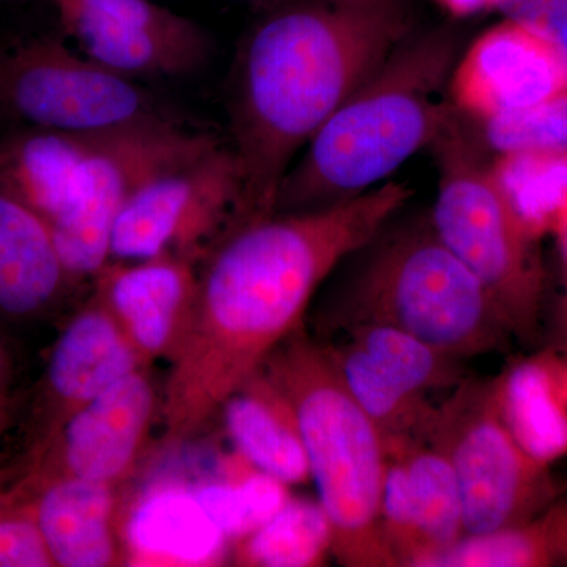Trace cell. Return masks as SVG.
<instances>
[{"mask_svg": "<svg viewBox=\"0 0 567 567\" xmlns=\"http://www.w3.org/2000/svg\"><path fill=\"white\" fill-rule=\"evenodd\" d=\"M412 196L404 183L388 182L328 207L241 224L213 246L159 404L164 446L194 439L262 371L301 330L320 284Z\"/></svg>", "mask_w": 567, "mask_h": 567, "instance_id": "obj_1", "label": "cell"}, {"mask_svg": "<svg viewBox=\"0 0 567 567\" xmlns=\"http://www.w3.org/2000/svg\"><path fill=\"white\" fill-rule=\"evenodd\" d=\"M409 35L412 17L398 0L290 7L254 29L230 102L241 183L234 227L274 215L301 148Z\"/></svg>", "mask_w": 567, "mask_h": 567, "instance_id": "obj_2", "label": "cell"}, {"mask_svg": "<svg viewBox=\"0 0 567 567\" xmlns=\"http://www.w3.org/2000/svg\"><path fill=\"white\" fill-rule=\"evenodd\" d=\"M457 52V35L446 29L406 37L295 159L275 213L315 210L360 196L432 144L451 115L435 93Z\"/></svg>", "mask_w": 567, "mask_h": 567, "instance_id": "obj_3", "label": "cell"}, {"mask_svg": "<svg viewBox=\"0 0 567 567\" xmlns=\"http://www.w3.org/2000/svg\"><path fill=\"white\" fill-rule=\"evenodd\" d=\"M262 372L292 406L319 503L331 525V555L347 567H398L380 525L386 440L354 401L322 346L301 330Z\"/></svg>", "mask_w": 567, "mask_h": 567, "instance_id": "obj_4", "label": "cell"}, {"mask_svg": "<svg viewBox=\"0 0 567 567\" xmlns=\"http://www.w3.org/2000/svg\"><path fill=\"white\" fill-rule=\"evenodd\" d=\"M334 309V327L386 324L458 360L509 344L505 317L486 287L432 224L380 233L361 248Z\"/></svg>", "mask_w": 567, "mask_h": 567, "instance_id": "obj_5", "label": "cell"}, {"mask_svg": "<svg viewBox=\"0 0 567 567\" xmlns=\"http://www.w3.org/2000/svg\"><path fill=\"white\" fill-rule=\"evenodd\" d=\"M432 144L440 167L431 221L435 234L486 287L514 338L535 341L544 300L539 237L503 199L453 112Z\"/></svg>", "mask_w": 567, "mask_h": 567, "instance_id": "obj_6", "label": "cell"}, {"mask_svg": "<svg viewBox=\"0 0 567 567\" xmlns=\"http://www.w3.org/2000/svg\"><path fill=\"white\" fill-rule=\"evenodd\" d=\"M423 442L445 454L461 492L465 536L525 524L559 488L548 466L522 447L506 424L494 379H464L434 413Z\"/></svg>", "mask_w": 567, "mask_h": 567, "instance_id": "obj_7", "label": "cell"}, {"mask_svg": "<svg viewBox=\"0 0 567 567\" xmlns=\"http://www.w3.org/2000/svg\"><path fill=\"white\" fill-rule=\"evenodd\" d=\"M0 111L28 128L82 134L167 118L136 80L52 37L0 50Z\"/></svg>", "mask_w": 567, "mask_h": 567, "instance_id": "obj_8", "label": "cell"}, {"mask_svg": "<svg viewBox=\"0 0 567 567\" xmlns=\"http://www.w3.org/2000/svg\"><path fill=\"white\" fill-rule=\"evenodd\" d=\"M216 144L210 134L188 132L169 118L104 134L48 224L70 278L95 276L110 262L112 227L142 185Z\"/></svg>", "mask_w": 567, "mask_h": 567, "instance_id": "obj_9", "label": "cell"}, {"mask_svg": "<svg viewBox=\"0 0 567 567\" xmlns=\"http://www.w3.org/2000/svg\"><path fill=\"white\" fill-rule=\"evenodd\" d=\"M240 194L233 148L218 142L137 189L112 227L110 262L159 256L196 260L233 229Z\"/></svg>", "mask_w": 567, "mask_h": 567, "instance_id": "obj_10", "label": "cell"}, {"mask_svg": "<svg viewBox=\"0 0 567 567\" xmlns=\"http://www.w3.org/2000/svg\"><path fill=\"white\" fill-rule=\"evenodd\" d=\"M156 409L145 368L123 377L31 450L25 475L11 494H29L63 477L118 486L136 465Z\"/></svg>", "mask_w": 567, "mask_h": 567, "instance_id": "obj_11", "label": "cell"}, {"mask_svg": "<svg viewBox=\"0 0 567 567\" xmlns=\"http://www.w3.org/2000/svg\"><path fill=\"white\" fill-rule=\"evenodd\" d=\"M82 54L137 80L205 65L212 41L196 22L152 0H51Z\"/></svg>", "mask_w": 567, "mask_h": 567, "instance_id": "obj_12", "label": "cell"}, {"mask_svg": "<svg viewBox=\"0 0 567 567\" xmlns=\"http://www.w3.org/2000/svg\"><path fill=\"white\" fill-rule=\"evenodd\" d=\"M566 92L561 43L509 20L481 33L451 71L454 103L481 122Z\"/></svg>", "mask_w": 567, "mask_h": 567, "instance_id": "obj_13", "label": "cell"}, {"mask_svg": "<svg viewBox=\"0 0 567 567\" xmlns=\"http://www.w3.org/2000/svg\"><path fill=\"white\" fill-rule=\"evenodd\" d=\"M145 365L114 316L93 297L51 347L39 385L31 450L71 413Z\"/></svg>", "mask_w": 567, "mask_h": 567, "instance_id": "obj_14", "label": "cell"}, {"mask_svg": "<svg viewBox=\"0 0 567 567\" xmlns=\"http://www.w3.org/2000/svg\"><path fill=\"white\" fill-rule=\"evenodd\" d=\"M196 260L159 256L107 262L95 275V297L121 324L145 363L181 352L196 306Z\"/></svg>", "mask_w": 567, "mask_h": 567, "instance_id": "obj_15", "label": "cell"}, {"mask_svg": "<svg viewBox=\"0 0 567 567\" xmlns=\"http://www.w3.org/2000/svg\"><path fill=\"white\" fill-rule=\"evenodd\" d=\"M123 565L213 566L227 537L200 505L193 488L162 484L145 492L122 516Z\"/></svg>", "mask_w": 567, "mask_h": 567, "instance_id": "obj_16", "label": "cell"}, {"mask_svg": "<svg viewBox=\"0 0 567 567\" xmlns=\"http://www.w3.org/2000/svg\"><path fill=\"white\" fill-rule=\"evenodd\" d=\"M58 567L123 565L117 486L95 481H50L29 494Z\"/></svg>", "mask_w": 567, "mask_h": 567, "instance_id": "obj_17", "label": "cell"}, {"mask_svg": "<svg viewBox=\"0 0 567 567\" xmlns=\"http://www.w3.org/2000/svg\"><path fill=\"white\" fill-rule=\"evenodd\" d=\"M70 281L50 226L0 186V317L39 315Z\"/></svg>", "mask_w": 567, "mask_h": 567, "instance_id": "obj_18", "label": "cell"}, {"mask_svg": "<svg viewBox=\"0 0 567 567\" xmlns=\"http://www.w3.org/2000/svg\"><path fill=\"white\" fill-rule=\"evenodd\" d=\"M506 424L522 447L550 465L567 454V353L520 358L494 379Z\"/></svg>", "mask_w": 567, "mask_h": 567, "instance_id": "obj_19", "label": "cell"}, {"mask_svg": "<svg viewBox=\"0 0 567 567\" xmlns=\"http://www.w3.org/2000/svg\"><path fill=\"white\" fill-rule=\"evenodd\" d=\"M219 413L234 445L259 472L286 486L311 480L292 406L262 371L227 399Z\"/></svg>", "mask_w": 567, "mask_h": 567, "instance_id": "obj_20", "label": "cell"}, {"mask_svg": "<svg viewBox=\"0 0 567 567\" xmlns=\"http://www.w3.org/2000/svg\"><path fill=\"white\" fill-rule=\"evenodd\" d=\"M103 136L25 126L0 142V186L50 224L66 203L78 167Z\"/></svg>", "mask_w": 567, "mask_h": 567, "instance_id": "obj_21", "label": "cell"}, {"mask_svg": "<svg viewBox=\"0 0 567 567\" xmlns=\"http://www.w3.org/2000/svg\"><path fill=\"white\" fill-rule=\"evenodd\" d=\"M567 565V491L539 516L481 536H465L424 567H546Z\"/></svg>", "mask_w": 567, "mask_h": 567, "instance_id": "obj_22", "label": "cell"}, {"mask_svg": "<svg viewBox=\"0 0 567 567\" xmlns=\"http://www.w3.org/2000/svg\"><path fill=\"white\" fill-rule=\"evenodd\" d=\"M388 451L398 453L405 464L423 546L415 567H424L434 555L465 537L456 476L445 454L423 440L391 443Z\"/></svg>", "mask_w": 567, "mask_h": 567, "instance_id": "obj_23", "label": "cell"}, {"mask_svg": "<svg viewBox=\"0 0 567 567\" xmlns=\"http://www.w3.org/2000/svg\"><path fill=\"white\" fill-rule=\"evenodd\" d=\"M341 331L394 386L417 401L429 402L435 391L457 386L465 379L464 360L440 352L404 331L372 323L352 324Z\"/></svg>", "mask_w": 567, "mask_h": 567, "instance_id": "obj_24", "label": "cell"}, {"mask_svg": "<svg viewBox=\"0 0 567 567\" xmlns=\"http://www.w3.org/2000/svg\"><path fill=\"white\" fill-rule=\"evenodd\" d=\"M331 525L322 505L290 499L262 527L237 539L234 561L248 567L322 566L331 554Z\"/></svg>", "mask_w": 567, "mask_h": 567, "instance_id": "obj_25", "label": "cell"}, {"mask_svg": "<svg viewBox=\"0 0 567 567\" xmlns=\"http://www.w3.org/2000/svg\"><path fill=\"white\" fill-rule=\"evenodd\" d=\"M488 174L511 210L536 237L555 229L567 207L566 153H502Z\"/></svg>", "mask_w": 567, "mask_h": 567, "instance_id": "obj_26", "label": "cell"}, {"mask_svg": "<svg viewBox=\"0 0 567 567\" xmlns=\"http://www.w3.org/2000/svg\"><path fill=\"white\" fill-rule=\"evenodd\" d=\"M193 491L216 527L235 540L262 527L289 502L286 484L259 470L238 480L199 484Z\"/></svg>", "mask_w": 567, "mask_h": 567, "instance_id": "obj_27", "label": "cell"}, {"mask_svg": "<svg viewBox=\"0 0 567 567\" xmlns=\"http://www.w3.org/2000/svg\"><path fill=\"white\" fill-rule=\"evenodd\" d=\"M494 151L551 152L567 155V92L536 106L503 112L483 121Z\"/></svg>", "mask_w": 567, "mask_h": 567, "instance_id": "obj_28", "label": "cell"}, {"mask_svg": "<svg viewBox=\"0 0 567 567\" xmlns=\"http://www.w3.org/2000/svg\"><path fill=\"white\" fill-rule=\"evenodd\" d=\"M0 567H58L28 496L6 495L0 511Z\"/></svg>", "mask_w": 567, "mask_h": 567, "instance_id": "obj_29", "label": "cell"}, {"mask_svg": "<svg viewBox=\"0 0 567 567\" xmlns=\"http://www.w3.org/2000/svg\"><path fill=\"white\" fill-rule=\"evenodd\" d=\"M507 20L559 41L567 32V0H499Z\"/></svg>", "mask_w": 567, "mask_h": 567, "instance_id": "obj_30", "label": "cell"}, {"mask_svg": "<svg viewBox=\"0 0 567 567\" xmlns=\"http://www.w3.org/2000/svg\"><path fill=\"white\" fill-rule=\"evenodd\" d=\"M454 18H470L498 7L499 0H432Z\"/></svg>", "mask_w": 567, "mask_h": 567, "instance_id": "obj_31", "label": "cell"}, {"mask_svg": "<svg viewBox=\"0 0 567 567\" xmlns=\"http://www.w3.org/2000/svg\"><path fill=\"white\" fill-rule=\"evenodd\" d=\"M547 349L567 353V297L565 303L561 305V309H559L557 319H555L551 342Z\"/></svg>", "mask_w": 567, "mask_h": 567, "instance_id": "obj_32", "label": "cell"}, {"mask_svg": "<svg viewBox=\"0 0 567 567\" xmlns=\"http://www.w3.org/2000/svg\"><path fill=\"white\" fill-rule=\"evenodd\" d=\"M14 401L7 391L0 393V435L13 423Z\"/></svg>", "mask_w": 567, "mask_h": 567, "instance_id": "obj_33", "label": "cell"}, {"mask_svg": "<svg viewBox=\"0 0 567 567\" xmlns=\"http://www.w3.org/2000/svg\"><path fill=\"white\" fill-rule=\"evenodd\" d=\"M11 372V357L9 353V349L3 344L2 339H0V393L6 390L7 382H9V377Z\"/></svg>", "mask_w": 567, "mask_h": 567, "instance_id": "obj_34", "label": "cell"}, {"mask_svg": "<svg viewBox=\"0 0 567 567\" xmlns=\"http://www.w3.org/2000/svg\"><path fill=\"white\" fill-rule=\"evenodd\" d=\"M554 230H557L559 235V241H561L563 256H565L567 267V207L565 208V212L561 213V216H559L557 226H555Z\"/></svg>", "mask_w": 567, "mask_h": 567, "instance_id": "obj_35", "label": "cell"}, {"mask_svg": "<svg viewBox=\"0 0 567 567\" xmlns=\"http://www.w3.org/2000/svg\"><path fill=\"white\" fill-rule=\"evenodd\" d=\"M559 43H561V47L565 48L567 54V32L561 37V39H559Z\"/></svg>", "mask_w": 567, "mask_h": 567, "instance_id": "obj_36", "label": "cell"}, {"mask_svg": "<svg viewBox=\"0 0 567 567\" xmlns=\"http://www.w3.org/2000/svg\"><path fill=\"white\" fill-rule=\"evenodd\" d=\"M3 505H6V495L0 494V511H2Z\"/></svg>", "mask_w": 567, "mask_h": 567, "instance_id": "obj_37", "label": "cell"}]
</instances>
